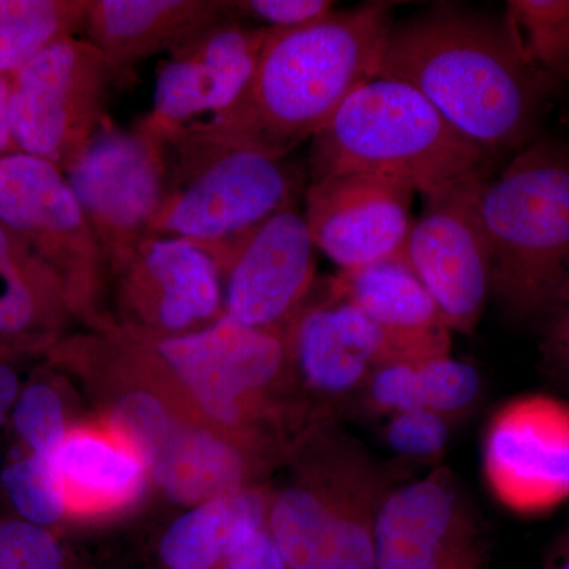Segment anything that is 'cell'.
<instances>
[{"label":"cell","instance_id":"cell-1","mask_svg":"<svg viewBox=\"0 0 569 569\" xmlns=\"http://www.w3.org/2000/svg\"><path fill=\"white\" fill-rule=\"evenodd\" d=\"M377 78L411 86L496 162L533 142L552 93L520 61L503 22L451 6L392 24Z\"/></svg>","mask_w":569,"mask_h":569},{"label":"cell","instance_id":"cell-2","mask_svg":"<svg viewBox=\"0 0 569 569\" xmlns=\"http://www.w3.org/2000/svg\"><path fill=\"white\" fill-rule=\"evenodd\" d=\"M392 9L367 2L302 28L271 29L244 97L204 126L291 156L351 93L376 80Z\"/></svg>","mask_w":569,"mask_h":569},{"label":"cell","instance_id":"cell-3","mask_svg":"<svg viewBox=\"0 0 569 569\" xmlns=\"http://www.w3.org/2000/svg\"><path fill=\"white\" fill-rule=\"evenodd\" d=\"M492 298L509 320L542 326L569 305V146L537 140L479 182Z\"/></svg>","mask_w":569,"mask_h":569},{"label":"cell","instance_id":"cell-4","mask_svg":"<svg viewBox=\"0 0 569 569\" xmlns=\"http://www.w3.org/2000/svg\"><path fill=\"white\" fill-rule=\"evenodd\" d=\"M493 164L411 86L376 78L351 93L312 138L307 176L309 181L383 176L427 198L486 181Z\"/></svg>","mask_w":569,"mask_h":569},{"label":"cell","instance_id":"cell-5","mask_svg":"<svg viewBox=\"0 0 569 569\" xmlns=\"http://www.w3.org/2000/svg\"><path fill=\"white\" fill-rule=\"evenodd\" d=\"M170 189L152 236L182 239L219 269L277 212L301 204L309 176L291 156L204 123L168 142Z\"/></svg>","mask_w":569,"mask_h":569},{"label":"cell","instance_id":"cell-6","mask_svg":"<svg viewBox=\"0 0 569 569\" xmlns=\"http://www.w3.org/2000/svg\"><path fill=\"white\" fill-rule=\"evenodd\" d=\"M301 481L272 500L268 529L287 569H373L385 501L403 468L380 462L340 430L318 437Z\"/></svg>","mask_w":569,"mask_h":569},{"label":"cell","instance_id":"cell-7","mask_svg":"<svg viewBox=\"0 0 569 569\" xmlns=\"http://www.w3.org/2000/svg\"><path fill=\"white\" fill-rule=\"evenodd\" d=\"M119 74L88 39L56 41L11 77L10 129L17 151L66 171L107 121Z\"/></svg>","mask_w":569,"mask_h":569},{"label":"cell","instance_id":"cell-8","mask_svg":"<svg viewBox=\"0 0 569 569\" xmlns=\"http://www.w3.org/2000/svg\"><path fill=\"white\" fill-rule=\"evenodd\" d=\"M0 223L50 266L71 309L91 313L110 266L61 168L20 151L0 157Z\"/></svg>","mask_w":569,"mask_h":569},{"label":"cell","instance_id":"cell-9","mask_svg":"<svg viewBox=\"0 0 569 569\" xmlns=\"http://www.w3.org/2000/svg\"><path fill=\"white\" fill-rule=\"evenodd\" d=\"M63 174L110 263L152 236L170 189V149L108 118Z\"/></svg>","mask_w":569,"mask_h":569},{"label":"cell","instance_id":"cell-10","mask_svg":"<svg viewBox=\"0 0 569 569\" xmlns=\"http://www.w3.org/2000/svg\"><path fill=\"white\" fill-rule=\"evenodd\" d=\"M486 488L512 515L535 518L569 501V402L530 392L490 415L481 443Z\"/></svg>","mask_w":569,"mask_h":569},{"label":"cell","instance_id":"cell-11","mask_svg":"<svg viewBox=\"0 0 569 569\" xmlns=\"http://www.w3.org/2000/svg\"><path fill=\"white\" fill-rule=\"evenodd\" d=\"M138 340L224 425H236L246 408L257 407L291 362L287 328H252L228 316L190 335Z\"/></svg>","mask_w":569,"mask_h":569},{"label":"cell","instance_id":"cell-12","mask_svg":"<svg viewBox=\"0 0 569 569\" xmlns=\"http://www.w3.org/2000/svg\"><path fill=\"white\" fill-rule=\"evenodd\" d=\"M373 569H489V541L455 471L403 482L381 508Z\"/></svg>","mask_w":569,"mask_h":569},{"label":"cell","instance_id":"cell-13","mask_svg":"<svg viewBox=\"0 0 569 569\" xmlns=\"http://www.w3.org/2000/svg\"><path fill=\"white\" fill-rule=\"evenodd\" d=\"M271 29L228 18L170 52L152 107L134 129L163 144L233 110L244 97Z\"/></svg>","mask_w":569,"mask_h":569},{"label":"cell","instance_id":"cell-14","mask_svg":"<svg viewBox=\"0 0 569 569\" xmlns=\"http://www.w3.org/2000/svg\"><path fill=\"white\" fill-rule=\"evenodd\" d=\"M479 182L422 198L408 238L406 260L447 321L473 335L492 298V263L477 208Z\"/></svg>","mask_w":569,"mask_h":569},{"label":"cell","instance_id":"cell-15","mask_svg":"<svg viewBox=\"0 0 569 569\" xmlns=\"http://www.w3.org/2000/svg\"><path fill=\"white\" fill-rule=\"evenodd\" d=\"M415 194L383 176H329L307 183L302 211L317 250L346 271L406 258Z\"/></svg>","mask_w":569,"mask_h":569},{"label":"cell","instance_id":"cell-16","mask_svg":"<svg viewBox=\"0 0 569 569\" xmlns=\"http://www.w3.org/2000/svg\"><path fill=\"white\" fill-rule=\"evenodd\" d=\"M108 266L123 306L149 331L190 335L224 316L219 266L190 242L149 236Z\"/></svg>","mask_w":569,"mask_h":569},{"label":"cell","instance_id":"cell-17","mask_svg":"<svg viewBox=\"0 0 569 569\" xmlns=\"http://www.w3.org/2000/svg\"><path fill=\"white\" fill-rule=\"evenodd\" d=\"M317 272V247L301 204L277 212L220 269L224 316L252 328H287L305 305Z\"/></svg>","mask_w":569,"mask_h":569},{"label":"cell","instance_id":"cell-18","mask_svg":"<svg viewBox=\"0 0 569 569\" xmlns=\"http://www.w3.org/2000/svg\"><path fill=\"white\" fill-rule=\"evenodd\" d=\"M291 362L313 391L353 403L366 381L399 351L369 316L326 284L320 301L302 305L287 326Z\"/></svg>","mask_w":569,"mask_h":569},{"label":"cell","instance_id":"cell-19","mask_svg":"<svg viewBox=\"0 0 569 569\" xmlns=\"http://www.w3.org/2000/svg\"><path fill=\"white\" fill-rule=\"evenodd\" d=\"M228 18H236L230 0H91L84 31L123 77Z\"/></svg>","mask_w":569,"mask_h":569},{"label":"cell","instance_id":"cell-20","mask_svg":"<svg viewBox=\"0 0 569 569\" xmlns=\"http://www.w3.org/2000/svg\"><path fill=\"white\" fill-rule=\"evenodd\" d=\"M395 343L402 359L451 355V329L406 258L346 269L328 280Z\"/></svg>","mask_w":569,"mask_h":569},{"label":"cell","instance_id":"cell-21","mask_svg":"<svg viewBox=\"0 0 569 569\" xmlns=\"http://www.w3.org/2000/svg\"><path fill=\"white\" fill-rule=\"evenodd\" d=\"M482 391L477 367L451 355L430 356L378 367L351 406L365 418L429 410L459 425L478 410Z\"/></svg>","mask_w":569,"mask_h":569},{"label":"cell","instance_id":"cell-22","mask_svg":"<svg viewBox=\"0 0 569 569\" xmlns=\"http://www.w3.org/2000/svg\"><path fill=\"white\" fill-rule=\"evenodd\" d=\"M142 459L176 503H206L244 489L249 463L233 445L171 422Z\"/></svg>","mask_w":569,"mask_h":569},{"label":"cell","instance_id":"cell-23","mask_svg":"<svg viewBox=\"0 0 569 569\" xmlns=\"http://www.w3.org/2000/svg\"><path fill=\"white\" fill-rule=\"evenodd\" d=\"M272 501L263 492H239L206 501L176 520L160 542L170 569H213L254 531L268 527Z\"/></svg>","mask_w":569,"mask_h":569},{"label":"cell","instance_id":"cell-24","mask_svg":"<svg viewBox=\"0 0 569 569\" xmlns=\"http://www.w3.org/2000/svg\"><path fill=\"white\" fill-rule=\"evenodd\" d=\"M69 306L59 277L24 239L0 223V342H32Z\"/></svg>","mask_w":569,"mask_h":569},{"label":"cell","instance_id":"cell-25","mask_svg":"<svg viewBox=\"0 0 569 569\" xmlns=\"http://www.w3.org/2000/svg\"><path fill=\"white\" fill-rule=\"evenodd\" d=\"M67 503L70 500L116 503L141 488L140 456L116 447L103 438L71 433L52 456Z\"/></svg>","mask_w":569,"mask_h":569},{"label":"cell","instance_id":"cell-26","mask_svg":"<svg viewBox=\"0 0 569 569\" xmlns=\"http://www.w3.org/2000/svg\"><path fill=\"white\" fill-rule=\"evenodd\" d=\"M91 0H0V74L13 77L56 41L82 31Z\"/></svg>","mask_w":569,"mask_h":569},{"label":"cell","instance_id":"cell-27","mask_svg":"<svg viewBox=\"0 0 569 569\" xmlns=\"http://www.w3.org/2000/svg\"><path fill=\"white\" fill-rule=\"evenodd\" d=\"M501 22L520 61L550 92L569 80V0H509Z\"/></svg>","mask_w":569,"mask_h":569},{"label":"cell","instance_id":"cell-28","mask_svg":"<svg viewBox=\"0 0 569 569\" xmlns=\"http://www.w3.org/2000/svg\"><path fill=\"white\" fill-rule=\"evenodd\" d=\"M2 488L26 522L47 527L58 522L67 500L52 458L28 456L7 467Z\"/></svg>","mask_w":569,"mask_h":569},{"label":"cell","instance_id":"cell-29","mask_svg":"<svg viewBox=\"0 0 569 569\" xmlns=\"http://www.w3.org/2000/svg\"><path fill=\"white\" fill-rule=\"evenodd\" d=\"M455 422L429 410L399 411L387 418L383 440L399 462L436 463L443 459Z\"/></svg>","mask_w":569,"mask_h":569},{"label":"cell","instance_id":"cell-30","mask_svg":"<svg viewBox=\"0 0 569 569\" xmlns=\"http://www.w3.org/2000/svg\"><path fill=\"white\" fill-rule=\"evenodd\" d=\"M13 422L31 455L40 458L51 459L66 438L61 399L44 383H33L18 396Z\"/></svg>","mask_w":569,"mask_h":569},{"label":"cell","instance_id":"cell-31","mask_svg":"<svg viewBox=\"0 0 569 569\" xmlns=\"http://www.w3.org/2000/svg\"><path fill=\"white\" fill-rule=\"evenodd\" d=\"M0 569H63L58 541L26 520L0 523Z\"/></svg>","mask_w":569,"mask_h":569},{"label":"cell","instance_id":"cell-32","mask_svg":"<svg viewBox=\"0 0 569 569\" xmlns=\"http://www.w3.org/2000/svg\"><path fill=\"white\" fill-rule=\"evenodd\" d=\"M336 3L329 0H234L233 13L239 21L257 28L296 29L329 17Z\"/></svg>","mask_w":569,"mask_h":569},{"label":"cell","instance_id":"cell-33","mask_svg":"<svg viewBox=\"0 0 569 569\" xmlns=\"http://www.w3.org/2000/svg\"><path fill=\"white\" fill-rule=\"evenodd\" d=\"M539 358L546 376L569 391V305L541 326Z\"/></svg>","mask_w":569,"mask_h":569},{"label":"cell","instance_id":"cell-34","mask_svg":"<svg viewBox=\"0 0 569 569\" xmlns=\"http://www.w3.org/2000/svg\"><path fill=\"white\" fill-rule=\"evenodd\" d=\"M224 569H287L268 527L254 531L230 553Z\"/></svg>","mask_w":569,"mask_h":569},{"label":"cell","instance_id":"cell-35","mask_svg":"<svg viewBox=\"0 0 569 569\" xmlns=\"http://www.w3.org/2000/svg\"><path fill=\"white\" fill-rule=\"evenodd\" d=\"M11 78L0 74V157L17 151L10 129Z\"/></svg>","mask_w":569,"mask_h":569},{"label":"cell","instance_id":"cell-36","mask_svg":"<svg viewBox=\"0 0 569 569\" xmlns=\"http://www.w3.org/2000/svg\"><path fill=\"white\" fill-rule=\"evenodd\" d=\"M18 399V378L9 366L0 362V425Z\"/></svg>","mask_w":569,"mask_h":569},{"label":"cell","instance_id":"cell-37","mask_svg":"<svg viewBox=\"0 0 569 569\" xmlns=\"http://www.w3.org/2000/svg\"><path fill=\"white\" fill-rule=\"evenodd\" d=\"M541 569H569V529L550 545Z\"/></svg>","mask_w":569,"mask_h":569}]
</instances>
